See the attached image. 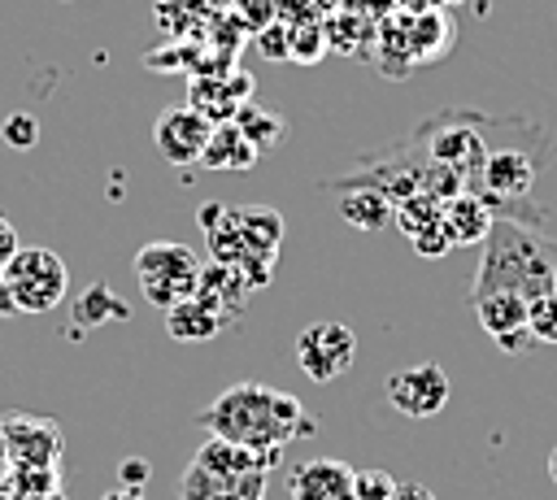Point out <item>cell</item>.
<instances>
[{
  "mask_svg": "<svg viewBox=\"0 0 557 500\" xmlns=\"http://www.w3.org/2000/svg\"><path fill=\"white\" fill-rule=\"evenodd\" d=\"M548 478H553V483H557V448H553V452H548Z\"/></svg>",
  "mask_w": 557,
  "mask_h": 500,
  "instance_id": "obj_31",
  "label": "cell"
},
{
  "mask_svg": "<svg viewBox=\"0 0 557 500\" xmlns=\"http://www.w3.org/2000/svg\"><path fill=\"white\" fill-rule=\"evenodd\" d=\"M148 478H152V465H148V457H126V461L117 465V487L144 491V487H148Z\"/></svg>",
  "mask_w": 557,
  "mask_h": 500,
  "instance_id": "obj_24",
  "label": "cell"
},
{
  "mask_svg": "<svg viewBox=\"0 0 557 500\" xmlns=\"http://www.w3.org/2000/svg\"><path fill=\"white\" fill-rule=\"evenodd\" d=\"M292 52H296V57L309 65V61L322 52V35H318V30H300V35L292 30Z\"/></svg>",
  "mask_w": 557,
  "mask_h": 500,
  "instance_id": "obj_25",
  "label": "cell"
},
{
  "mask_svg": "<svg viewBox=\"0 0 557 500\" xmlns=\"http://www.w3.org/2000/svg\"><path fill=\"white\" fill-rule=\"evenodd\" d=\"M244 17H252V26H265L274 17V0H235Z\"/></svg>",
  "mask_w": 557,
  "mask_h": 500,
  "instance_id": "obj_26",
  "label": "cell"
},
{
  "mask_svg": "<svg viewBox=\"0 0 557 500\" xmlns=\"http://www.w3.org/2000/svg\"><path fill=\"white\" fill-rule=\"evenodd\" d=\"M257 48H261L270 61H287V57H292V30H287V26L265 22V26H261V35H257Z\"/></svg>",
  "mask_w": 557,
  "mask_h": 500,
  "instance_id": "obj_23",
  "label": "cell"
},
{
  "mask_svg": "<svg viewBox=\"0 0 557 500\" xmlns=\"http://www.w3.org/2000/svg\"><path fill=\"white\" fill-rule=\"evenodd\" d=\"M248 283H244V274H239V265H231V261H213V265H200V278H196V300H205V304H213L231 326L239 322V313H244V300H248Z\"/></svg>",
  "mask_w": 557,
  "mask_h": 500,
  "instance_id": "obj_11",
  "label": "cell"
},
{
  "mask_svg": "<svg viewBox=\"0 0 557 500\" xmlns=\"http://www.w3.org/2000/svg\"><path fill=\"white\" fill-rule=\"evenodd\" d=\"M231 122L252 139V148H257V152L274 148V143L287 135V122H283L278 113H270V109H261V104H248V100L235 109V117H231Z\"/></svg>",
  "mask_w": 557,
  "mask_h": 500,
  "instance_id": "obj_17",
  "label": "cell"
},
{
  "mask_svg": "<svg viewBox=\"0 0 557 500\" xmlns=\"http://www.w3.org/2000/svg\"><path fill=\"white\" fill-rule=\"evenodd\" d=\"M191 109H200L209 122H231L235 117V109H239V100L231 96V87L226 83H218V78H196L191 83V100H187Z\"/></svg>",
  "mask_w": 557,
  "mask_h": 500,
  "instance_id": "obj_19",
  "label": "cell"
},
{
  "mask_svg": "<svg viewBox=\"0 0 557 500\" xmlns=\"http://www.w3.org/2000/svg\"><path fill=\"white\" fill-rule=\"evenodd\" d=\"M492 222H496V217H492L487 200H483V196H470V191L448 196L444 209H440V226H444L448 243H474V239H487Z\"/></svg>",
  "mask_w": 557,
  "mask_h": 500,
  "instance_id": "obj_12",
  "label": "cell"
},
{
  "mask_svg": "<svg viewBox=\"0 0 557 500\" xmlns=\"http://www.w3.org/2000/svg\"><path fill=\"white\" fill-rule=\"evenodd\" d=\"M357 357V335L344 322H313L296 335V365L313 378V383H331L339 378Z\"/></svg>",
  "mask_w": 557,
  "mask_h": 500,
  "instance_id": "obj_5",
  "label": "cell"
},
{
  "mask_svg": "<svg viewBox=\"0 0 557 500\" xmlns=\"http://www.w3.org/2000/svg\"><path fill=\"white\" fill-rule=\"evenodd\" d=\"M531 174L535 170H531V161L522 152H496L483 165V183H487L492 196H522L531 187Z\"/></svg>",
  "mask_w": 557,
  "mask_h": 500,
  "instance_id": "obj_16",
  "label": "cell"
},
{
  "mask_svg": "<svg viewBox=\"0 0 557 500\" xmlns=\"http://www.w3.org/2000/svg\"><path fill=\"white\" fill-rule=\"evenodd\" d=\"M0 139L9 143V148H35L39 143V122L30 117V113H9L4 122H0Z\"/></svg>",
  "mask_w": 557,
  "mask_h": 500,
  "instance_id": "obj_21",
  "label": "cell"
},
{
  "mask_svg": "<svg viewBox=\"0 0 557 500\" xmlns=\"http://www.w3.org/2000/svg\"><path fill=\"white\" fill-rule=\"evenodd\" d=\"M383 391H387V404L396 413H405V417H435L448 404V374H444V365L422 361V365L387 374Z\"/></svg>",
  "mask_w": 557,
  "mask_h": 500,
  "instance_id": "obj_7",
  "label": "cell"
},
{
  "mask_svg": "<svg viewBox=\"0 0 557 500\" xmlns=\"http://www.w3.org/2000/svg\"><path fill=\"white\" fill-rule=\"evenodd\" d=\"M387 500H435V491H431V487H422V483H409V478L400 483V478H396V487H392V496H387Z\"/></svg>",
  "mask_w": 557,
  "mask_h": 500,
  "instance_id": "obj_27",
  "label": "cell"
},
{
  "mask_svg": "<svg viewBox=\"0 0 557 500\" xmlns=\"http://www.w3.org/2000/svg\"><path fill=\"white\" fill-rule=\"evenodd\" d=\"M339 213L361 230H379L392 217V200H387V191H348L339 200Z\"/></svg>",
  "mask_w": 557,
  "mask_h": 500,
  "instance_id": "obj_18",
  "label": "cell"
},
{
  "mask_svg": "<svg viewBox=\"0 0 557 500\" xmlns=\"http://www.w3.org/2000/svg\"><path fill=\"white\" fill-rule=\"evenodd\" d=\"M292 500H352V465L339 457H309L287 474Z\"/></svg>",
  "mask_w": 557,
  "mask_h": 500,
  "instance_id": "obj_10",
  "label": "cell"
},
{
  "mask_svg": "<svg viewBox=\"0 0 557 500\" xmlns=\"http://www.w3.org/2000/svg\"><path fill=\"white\" fill-rule=\"evenodd\" d=\"M100 500H148L144 491H131V487H113V491H104Z\"/></svg>",
  "mask_w": 557,
  "mask_h": 500,
  "instance_id": "obj_29",
  "label": "cell"
},
{
  "mask_svg": "<svg viewBox=\"0 0 557 500\" xmlns=\"http://www.w3.org/2000/svg\"><path fill=\"white\" fill-rule=\"evenodd\" d=\"M483 265L474 274L470 296L487 291H513L527 304L544 291H557V248H548L540 235L522 230L518 222H492L483 239Z\"/></svg>",
  "mask_w": 557,
  "mask_h": 500,
  "instance_id": "obj_2",
  "label": "cell"
},
{
  "mask_svg": "<svg viewBox=\"0 0 557 500\" xmlns=\"http://www.w3.org/2000/svg\"><path fill=\"white\" fill-rule=\"evenodd\" d=\"M0 274L13 291L17 313H48L65 300L70 287V270L52 248H17Z\"/></svg>",
  "mask_w": 557,
  "mask_h": 500,
  "instance_id": "obj_4",
  "label": "cell"
},
{
  "mask_svg": "<svg viewBox=\"0 0 557 500\" xmlns=\"http://www.w3.org/2000/svg\"><path fill=\"white\" fill-rule=\"evenodd\" d=\"M4 470H13V461H9V443H4V435H0V483H4Z\"/></svg>",
  "mask_w": 557,
  "mask_h": 500,
  "instance_id": "obj_30",
  "label": "cell"
},
{
  "mask_svg": "<svg viewBox=\"0 0 557 500\" xmlns=\"http://www.w3.org/2000/svg\"><path fill=\"white\" fill-rule=\"evenodd\" d=\"M126 322L131 317V309H126V300L109 287V283H91L83 296H78V304H74V330H91V326H104V322Z\"/></svg>",
  "mask_w": 557,
  "mask_h": 500,
  "instance_id": "obj_15",
  "label": "cell"
},
{
  "mask_svg": "<svg viewBox=\"0 0 557 500\" xmlns=\"http://www.w3.org/2000/svg\"><path fill=\"white\" fill-rule=\"evenodd\" d=\"M0 435L9 443V461L13 465H48V470H57V461H61L57 422L30 417V413H9V417H0Z\"/></svg>",
  "mask_w": 557,
  "mask_h": 500,
  "instance_id": "obj_8",
  "label": "cell"
},
{
  "mask_svg": "<svg viewBox=\"0 0 557 500\" xmlns=\"http://www.w3.org/2000/svg\"><path fill=\"white\" fill-rule=\"evenodd\" d=\"M17 252V230H13V222L9 217H0V270H4V261Z\"/></svg>",
  "mask_w": 557,
  "mask_h": 500,
  "instance_id": "obj_28",
  "label": "cell"
},
{
  "mask_svg": "<svg viewBox=\"0 0 557 500\" xmlns=\"http://www.w3.org/2000/svg\"><path fill=\"white\" fill-rule=\"evenodd\" d=\"M252 161H257L252 139L235 122H213V135H209L196 165H205V170H252Z\"/></svg>",
  "mask_w": 557,
  "mask_h": 500,
  "instance_id": "obj_14",
  "label": "cell"
},
{
  "mask_svg": "<svg viewBox=\"0 0 557 500\" xmlns=\"http://www.w3.org/2000/svg\"><path fill=\"white\" fill-rule=\"evenodd\" d=\"M135 278H139V291L148 304L170 309V304L196 296L200 257L178 239H157L135 252Z\"/></svg>",
  "mask_w": 557,
  "mask_h": 500,
  "instance_id": "obj_3",
  "label": "cell"
},
{
  "mask_svg": "<svg viewBox=\"0 0 557 500\" xmlns=\"http://www.w3.org/2000/svg\"><path fill=\"white\" fill-rule=\"evenodd\" d=\"M209 435L239 443L248 452H283L300 435H318V422L305 413V404L270 383H235L226 387L200 417Z\"/></svg>",
  "mask_w": 557,
  "mask_h": 500,
  "instance_id": "obj_1",
  "label": "cell"
},
{
  "mask_svg": "<svg viewBox=\"0 0 557 500\" xmlns=\"http://www.w3.org/2000/svg\"><path fill=\"white\" fill-rule=\"evenodd\" d=\"M396 478L387 470H352V500H387Z\"/></svg>",
  "mask_w": 557,
  "mask_h": 500,
  "instance_id": "obj_22",
  "label": "cell"
},
{
  "mask_svg": "<svg viewBox=\"0 0 557 500\" xmlns=\"http://www.w3.org/2000/svg\"><path fill=\"white\" fill-rule=\"evenodd\" d=\"M209 135H213V122L191 104H170L152 122V148L170 165H196L205 143H209Z\"/></svg>",
  "mask_w": 557,
  "mask_h": 500,
  "instance_id": "obj_6",
  "label": "cell"
},
{
  "mask_svg": "<svg viewBox=\"0 0 557 500\" xmlns=\"http://www.w3.org/2000/svg\"><path fill=\"white\" fill-rule=\"evenodd\" d=\"M479 326L496 339V348L505 352H527L535 339L527 330V300L513 291H487V296H470Z\"/></svg>",
  "mask_w": 557,
  "mask_h": 500,
  "instance_id": "obj_9",
  "label": "cell"
},
{
  "mask_svg": "<svg viewBox=\"0 0 557 500\" xmlns=\"http://www.w3.org/2000/svg\"><path fill=\"white\" fill-rule=\"evenodd\" d=\"M527 330L535 343H557V291H544L527 304Z\"/></svg>",
  "mask_w": 557,
  "mask_h": 500,
  "instance_id": "obj_20",
  "label": "cell"
},
{
  "mask_svg": "<svg viewBox=\"0 0 557 500\" xmlns=\"http://www.w3.org/2000/svg\"><path fill=\"white\" fill-rule=\"evenodd\" d=\"M226 326H231V322H226L213 304H205V300H196V296H187V300H178V304L165 309V330H170V339H178V343L218 339Z\"/></svg>",
  "mask_w": 557,
  "mask_h": 500,
  "instance_id": "obj_13",
  "label": "cell"
}]
</instances>
